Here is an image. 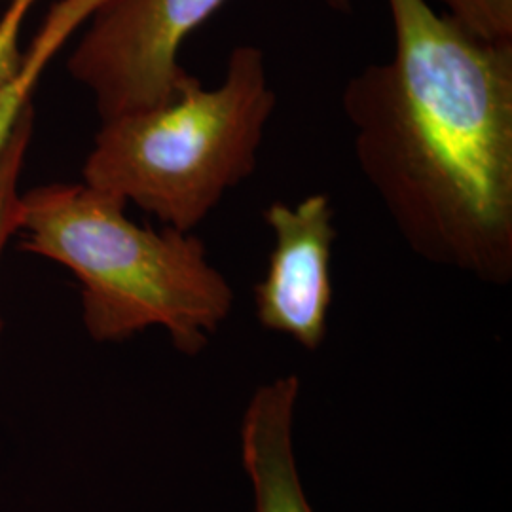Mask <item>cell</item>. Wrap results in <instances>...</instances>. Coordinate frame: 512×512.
Instances as JSON below:
<instances>
[{
  "label": "cell",
  "mask_w": 512,
  "mask_h": 512,
  "mask_svg": "<svg viewBox=\"0 0 512 512\" xmlns=\"http://www.w3.org/2000/svg\"><path fill=\"white\" fill-rule=\"evenodd\" d=\"M395 52L342 93L357 165L414 255L512 279V42L429 0H387Z\"/></svg>",
  "instance_id": "cell-1"
},
{
  "label": "cell",
  "mask_w": 512,
  "mask_h": 512,
  "mask_svg": "<svg viewBox=\"0 0 512 512\" xmlns=\"http://www.w3.org/2000/svg\"><path fill=\"white\" fill-rule=\"evenodd\" d=\"M128 203L86 183L21 194L23 247L73 272L82 319L95 342L116 344L164 329L184 355H198L234 308V289L202 239L126 215Z\"/></svg>",
  "instance_id": "cell-2"
},
{
  "label": "cell",
  "mask_w": 512,
  "mask_h": 512,
  "mask_svg": "<svg viewBox=\"0 0 512 512\" xmlns=\"http://www.w3.org/2000/svg\"><path fill=\"white\" fill-rule=\"evenodd\" d=\"M275 105L266 55L236 46L217 88L194 76L165 105L103 120L84 183L192 232L255 173Z\"/></svg>",
  "instance_id": "cell-3"
},
{
  "label": "cell",
  "mask_w": 512,
  "mask_h": 512,
  "mask_svg": "<svg viewBox=\"0 0 512 512\" xmlns=\"http://www.w3.org/2000/svg\"><path fill=\"white\" fill-rule=\"evenodd\" d=\"M226 0H103L69 57L101 120L169 103L194 76L179 63L184 40ZM349 12L353 0H327Z\"/></svg>",
  "instance_id": "cell-4"
},
{
  "label": "cell",
  "mask_w": 512,
  "mask_h": 512,
  "mask_svg": "<svg viewBox=\"0 0 512 512\" xmlns=\"http://www.w3.org/2000/svg\"><path fill=\"white\" fill-rule=\"evenodd\" d=\"M264 220L274 249L266 274L256 283V319L262 329L317 351L329 330L330 258L338 238L330 196L315 192L296 205L270 203Z\"/></svg>",
  "instance_id": "cell-5"
},
{
  "label": "cell",
  "mask_w": 512,
  "mask_h": 512,
  "mask_svg": "<svg viewBox=\"0 0 512 512\" xmlns=\"http://www.w3.org/2000/svg\"><path fill=\"white\" fill-rule=\"evenodd\" d=\"M296 374L258 387L241 423V459L253 486L255 512H315L294 452Z\"/></svg>",
  "instance_id": "cell-6"
},
{
  "label": "cell",
  "mask_w": 512,
  "mask_h": 512,
  "mask_svg": "<svg viewBox=\"0 0 512 512\" xmlns=\"http://www.w3.org/2000/svg\"><path fill=\"white\" fill-rule=\"evenodd\" d=\"M101 2L103 0H61L52 8L31 50L21 57L18 71L0 88V152L12 137L21 112L31 105V93L48 63L67 38L90 19Z\"/></svg>",
  "instance_id": "cell-7"
},
{
  "label": "cell",
  "mask_w": 512,
  "mask_h": 512,
  "mask_svg": "<svg viewBox=\"0 0 512 512\" xmlns=\"http://www.w3.org/2000/svg\"><path fill=\"white\" fill-rule=\"evenodd\" d=\"M35 129V112L29 105L21 112L18 124L6 147L0 152V258L12 236L18 234L19 222V181L25 164L27 150L31 147ZM2 332V321H0Z\"/></svg>",
  "instance_id": "cell-8"
},
{
  "label": "cell",
  "mask_w": 512,
  "mask_h": 512,
  "mask_svg": "<svg viewBox=\"0 0 512 512\" xmlns=\"http://www.w3.org/2000/svg\"><path fill=\"white\" fill-rule=\"evenodd\" d=\"M475 37L512 42V0H429Z\"/></svg>",
  "instance_id": "cell-9"
},
{
  "label": "cell",
  "mask_w": 512,
  "mask_h": 512,
  "mask_svg": "<svg viewBox=\"0 0 512 512\" xmlns=\"http://www.w3.org/2000/svg\"><path fill=\"white\" fill-rule=\"evenodd\" d=\"M37 0H12L0 18V88L16 74L19 57L18 40L23 19Z\"/></svg>",
  "instance_id": "cell-10"
}]
</instances>
